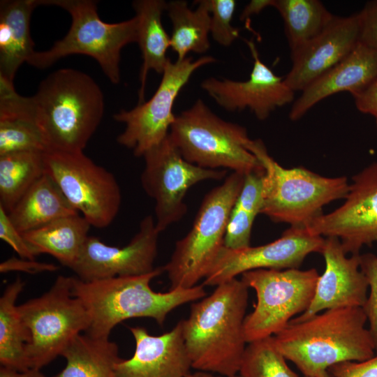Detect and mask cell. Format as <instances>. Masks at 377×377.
Listing matches in <instances>:
<instances>
[{"instance_id":"9","label":"cell","mask_w":377,"mask_h":377,"mask_svg":"<svg viewBox=\"0 0 377 377\" xmlns=\"http://www.w3.org/2000/svg\"><path fill=\"white\" fill-rule=\"evenodd\" d=\"M73 276H59L48 291L17 306L29 333L26 353L31 368L41 369L90 324L82 302L72 293Z\"/></svg>"},{"instance_id":"40","label":"cell","mask_w":377,"mask_h":377,"mask_svg":"<svg viewBox=\"0 0 377 377\" xmlns=\"http://www.w3.org/2000/svg\"><path fill=\"white\" fill-rule=\"evenodd\" d=\"M58 267L54 264L39 263L34 260L10 258L0 264V272L6 273L12 271L38 274L44 272H54Z\"/></svg>"},{"instance_id":"14","label":"cell","mask_w":377,"mask_h":377,"mask_svg":"<svg viewBox=\"0 0 377 377\" xmlns=\"http://www.w3.org/2000/svg\"><path fill=\"white\" fill-rule=\"evenodd\" d=\"M304 228L313 235L338 238L346 254H360L362 246L377 242V161L353 177L342 205Z\"/></svg>"},{"instance_id":"32","label":"cell","mask_w":377,"mask_h":377,"mask_svg":"<svg viewBox=\"0 0 377 377\" xmlns=\"http://www.w3.org/2000/svg\"><path fill=\"white\" fill-rule=\"evenodd\" d=\"M274 336L249 343L239 373L242 377H300L286 363Z\"/></svg>"},{"instance_id":"30","label":"cell","mask_w":377,"mask_h":377,"mask_svg":"<svg viewBox=\"0 0 377 377\" xmlns=\"http://www.w3.org/2000/svg\"><path fill=\"white\" fill-rule=\"evenodd\" d=\"M43 152L29 151L0 156V206L7 213L45 174Z\"/></svg>"},{"instance_id":"34","label":"cell","mask_w":377,"mask_h":377,"mask_svg":"<svg viewBox=\"0 0 377 377\" xmlns=\"http://www.w3.org/2000/svg\"><path fill=\"white\" fill-rule=\"evenodd\" d=\"M210 34L219 45L230 46L239 36V30L232 24L236 8L235 0H209Z\"/></svg>"},{"instance_id":"8","label":"cell","mask_w":377,"mask_h":377,"mask_svg":"<svg viewBox=\"0 0 377 377\" xmlns=\"http://www.w3.org/2000/svg\"><path fill=\"white\" fill-rule=\"evenodd\" d=\"M39 5H52L67 10L72 23L66 35L46 51L34 52L28 64L38 68L52 66L64 57L88 55L100 65L113 84L120 82L119 62L122 48L136 43L138 21L131 19L117 23L103 22L92 0H38Z\"/></svg>"},{"instance_id":"19","label":"cell","mask_w":377,"mask_h":377,"mask_svg":"<svg viewBox=\"0 0 377 377\" xmlns=\"http://www.w3.org/2000/svg\"><path fill=\"white\" fill-rule=\"evenodd\" d=\"M357 13L334 16L315 38L291 52L292 67L284 77L295 92L303 91L314 80L346 58L358 45Z\"/></svg>"},{"instance_id":"12","label":"cell","mask_w":377,"mask_h":377,"mask_svg":"<svg viewBox=\"0 0 377 377\" xmlns=\"http://www.w3.org/2000/svg\"><path fill=\"white\" fill-rule=\"evenodd\" d=\"M216 61L212 56L197 59L188 57L175 62L169 59L152 97L133 109L121 110L113 115L116 121L125 125L124 130L117 138V142L131 149L138 157L160 144L168 135L175 120L173 105L182 89L195 71Z\"/></svg>"},{"instance_id":"10","label":"cell","mask_w":377,"mask_h":377,"mask_svg":"<svg viewBox=\"0 0 377 377\" xmlns=\"http://www.w3.org/2000/svg\"><path fill=\"white\" fill-rule=\"evenodd\" d=\"M319 276L314 268L259 269L243 273L242 281L255 290L257 297L253 311L244 319L246 343L276 334L296 315L304 312L311 302Z\"/></svg>"},{"instance_id":"44","label":"cell","mask_w":377,"mask_h":377,"mask_svg":"<svg viewBox=\"0 0 377 377\" xmlns=\"http://www.w3.org/2000/svg\"><path fill=\"white\" fill-rule=\"evenodd\" d=\"M187 377H242L239 374H236L231 376H221L217 374H214L207 372L202 371H195L194 373H190Z\"/></svg>"},{"instance_id":"38","label":"cell","mask_w":377,"mask_h":377,"mask_svg":"<svg viewBox=\"0 0 377 377\" xmlns=\"http://www.w3.org/2000/svg\"><path fill=\"white\" fill-rule=\"evenodd\" d=\"M357 15L359 43L377 51V0L367 2Z\"/></svg>"},{"instance_id":"4","label":"cell","mask_w":377,"mask_h":377,"mask_svg":"<svg viewBox=\"0 0 377 377\" xmlns=\"http://www.w3.org/2000/svg\"><path fill=\"white\" fill-rule=\"evenodd\" d=\"M31 97L46 151H83L104 113L103 94L94 80L78 70L58 69Z\"/></svg>"},{"instance_id":"36","label":"cell","mask_w":377,"mask_h":377,"mask_svg":"<svg viewBox=\"0 0 377 377\" xmlns=\"http://www.w3.org/2000/svg\"><path fill=\"white\" fill-rule=\"evenodd\" d=\"M360 269L364 274L369 285L367 301L362 309L369 323L376 354H377V255L360 254Z\"/></svg>"},{"instance_id":"28","label":"cell","mask_w":377,"mask_h":377,"mask_svg":"<svg viewBox=\"0 0 377 377\" xmlns=\"http://www.w3.org/2000/svg\"><path fill=\"white\" fill-rule=\"evenodd\" d=\"M24 286L17 277L7 286L0 298V363L19 371L31 369L26 353L29 333L15 304Z\"/></svg>"},{"instance_id":"5","label":"cell","mask_w":377,"mask_h":377,"mask_svg":"<svg viewBox=\"0 0 377 377\" xmlns=\"http://www.w3.org/2000/svg\"><path fill=\"white\" fill-rule=\"evenodd\" d=\"M246 147L264 169L261 214L274 222L304 227L322 214L323 207L348 193L349 184L344 176L327 177L302 167L285 168L260 139H250Z\"/></svg>"},{"instance_id":"23","label":"cell","mask_w":377,"mask_h":377,"mask_svg":"<svg viewBox=\"0 0 377 377\" xmlns=\"http://www.w3.org/2000/svg\"><path fill=\"white\" fill-rule=\"evenodd\" d=\"M166 5L163 0H137L133 3L138 21L136 43L142 59L138 104L145 102V84L149 71L162 75L169 60L167 52L170 47V36L162 23Z\"/></svg>"},{"instance_id":"15","label":"cell","mask_w":377,"mask_h":377,"mask_svg":"<svg viewBox=\"0 0 377 377\" xmlns=\"http://www.w3.org/2000/svg\"><path fill=\"white\" fill-rule=\"evenodd\" d=\"M324 244L322 236L311 235L303 227H290L266 244L241 249L223 246L202 284L216 286L254 269H298L309 254L321 253Z\"/></svg>"},{"instance_id":"25","label":"cell","mask_w":377,"mask_h":377,"mask_svg":"<svg viewBox=\"0 0 377 377\" xmlns=\"http://www.w3.org/2000/svg\"><path fill=\"white\" fill-rule=\"evenodd\" d=\"M91 225L80 214L57 219L23 233L37 256L47 253L71 268L89 237Z\"/></svg>"},{"instance_id":"29","label":"cell","mask_w":377,"mask_h":377,"mask_svg":"<svg viewBox=\"0 0 377 377\" xmlns=\"http://www.w3.org/2000/svg\"><path fill=\"white\" fill-rule=\"evenodd\" d=\"M272 7L283 19L290 52L321 33L335 16L318 0H272Z\"/></svg>"},{"instance_id":"22","label":"cell","mask_w":377,"mask_h":377,"mask_svg":"<svg viewBox=\"0 0 377 377\" xmlns=\"http://www.w3.org/2000/svg\"><path fill=\"white\" fill-rule=\"evenodd\" d=\"M38 0L0 3V75L13 82L15 73L35 52L30 33L32 11Z\"/></svg>"},{"instance_id":"21","label":"cell","mask_w":377,"mask_h":377,"mask_svg":"<svg viewBox=\"0 0 377 377\" xmlns=\"http://www.w3.org/2000/svg\"><path fill=\"white\" fill-rule=\"evenodd\" d=\"M376 78L377 51L359 43L346 58L302 91L289 118L298 120L318 103L340 92H349L354 97Z\"/></svg>"},{"instance_id":"6","label":"cell","mask_w":377,"mask_h":377,"mask_svg":"<svg viewBox=\"0 0 377 377\" xmlns=\"http://www.w3.org/2000/svg\"><path fill=\"white\" fill-rule=\"evenodd\" d=\"M168 136L183 158L199 167L244 175L264 172L246 147L250 138L246 128L220 118L200 98L176 115Z\"/></svg>"},{"instance_id":"43","label":"cell","mask_w":377,"mask_h":377,"mask_svg":"<svg viewBox=\"0 0 377 377\" xmlns=\"http://www.w3.org/2000/svg\"><path fill=\"white\" fill-rule=\"evenodd\" d=\"M0 377H48L42 373L41 369H29L24 371L1 367Z\"/></svg>"},{"instance_id":"37","label":"cell","mask_w":377,"mask_h":377,"mask_svg":"<svg viewBox=\"0 0 377 377\" xmlns=\"http://www.w3.org/2000/svg\"><path fill=\"white\" fill-rule=\"evenodd\" d=\"M0 238L21 258L34 260L37 254L10 221L7 212L0 206Z\"/></svg>"},{"instance_id":"41","label":"cell","mask_w":377,"mask_h":377,"mask_svg":"<svg viewBox=\"0 0 377 377\" xmlns=\"http://www.w3.org/2000/svg\"><path fill=\"white\" fill-rule=\"evenodd\" d=\"M353 98L357 109L373 116L377 126V78Z\"/></svg>"},{"instance_id":"20","label":"cell","mask_w":377,"mask_h":377,"mask_svg":"<svg viewBox=\"0 0 377 377\" xmlns=\"http://www.w3.org/2000/svg\"><path fill=\"white\" fill-rule=\"evenodd\" d=\"M135 343L134 353L114 365L117 377H187L192 368L181 320L170 332L150 334L142 327H129Z\"/></svg>"},{"instance_id":"2","label":"cell","mask_w":377,"mask_h":377,"mask_svg":"<svg viewBox=\"0 0 377 377\" xmlns=\"http://www.w3.org/2000/svg\"><path fill=\"white\" fill-rule=\"evenodd\" d=\"M367 323L362 307L328 309L302 321H290L274 339L285 358L304 377H331L332 366L376 355Z\"/></svg>"},{"instance_id":"16","label":"cell","mask_w":377,"mask_h":377,"mask_svg":"<svg viewBox=\"0 0 377 377\" xmlns=\"http://www.w3.org/2000/svg\"><path fill=\"white\" fill-rule=\"evenodd\" d=\"M159 234L154 219L147 215L140 221L138 232L124 247L112 246L98 237L89 236L70 269L83 281L150 273L156 269L154 263Z\"/></svg>"},{"instance_id":"11","label":"cell","mask_w":377,"mask_h":377,"mask_svg":"<svg viewBox=\"0 0 377 377\" xmlns=\"http://www.w3.org/2000/svg\"><path fill=\"white\" fill-rule=\"evenodd\" d=\"M45 173L60 188L71 205L96 228L109 226L121 204L114 175L94 163L83 151H45Z\"/></svg>"},{"instance_id":"13","label":"cell","mask_w":377,"mask_h":377,"mask_svg":"<svg viewBox=\"0 0 377 377\" xmlns=\"http://www.w3.org/2000/svg\"><path fill=\"white\" fill-rule=\"evenodd\" d=\"M142 157L145 164L141 185L155 202L154 220L160 233L186 214L184 198L193 186L227 177L226 170L207 169L188 162L168 135Z\"/></svg>"},{"instance_id":"7","label":"cell","mask_w":377,"mask_h":377,"mask_svg":"<svg viewBox=\"0 0 377 377\" xmlns=\"http://www.w3.org/2000/svg\"><path fill=\"white\" fill-rule=\"evenodd\" d=\"M245 175L232 172L204 197L189 232L178 240L164 265L170 290L191 288L205 279L221 250L228 221Z\"/></svg>"},{"instance_id":"24","label":"cell","mask_w":377,"mask_h":377,"mask_svg":"<svg viewBox=\"0 0 377 377\" xmlns=\"http://www.w3.org/2000/svg\"><path fill=\"white\" fill-rule=\"evenodd\" d=\"M7 214L14 226L22 234L57 219L80 214L46 173Z\"/></svg>"},{"instance_id":"35","label":"cell","mask_w":377,"mask_h":377,"mask_svg":"<svg viewBox=\"0 0 377 377\" xmlns=\"http://www.w3.org/2000/svg\"><path fill=\"white\" fill-rule=\"evenodd\" d=\"M22 119L34 121L35 110L32 97L20 95L13 82L0 75V119Z\"/></svg>"},{"instance_id":"39","label":"cell","mask_w":377,"mask_h":377,"mask_svg":"<svg viewBox=\"0 0 377 377\" xmlns=\"http://www.w3.org/2000/svg\"><path fill=\"white\" fill-rule=\"evenodd\" d=\"M331 377H377V354L364 361H345L328 369Z\"/></svg>"},{"instance_id":"27","label":"cell","mask_w":377,"mask_h":377,"mask_svg":"<svg viewBox=\"0 0 377 377\" xmlns=\"http://www.w3.org/2000/svg\"><path fill=\"white\" fill-rule=\"evenodd\" d=\"M118 346L109 339L77 336L61 354L64 368L53 377H117L115 364L121 359Z\"/></svg>"},{"instance_id":"18","label":"cell","mask_w":377,"mask_h":377,"mask_svg":"<svg viewBox=\"0 0 377 377\" xmlns=\"http://www.w3.org/2000/svg\"><path fill=\"white\" fill-rule=\"evenodd\" d=\"M321 253L325 269L316 283L308 309L290 321L304 320L328 309L363 307L369 292L367 279L360 269V254L347 257L340 240L325 239Z\"/></svg>"},{"instance_id":"3","label":"cell","mask_w":377,"mask_h":377,"mask_svg":"<svg viewBox=\"0 0 377 377\" xmlns=\"http://www.w3.org/2000/svg\"><path fill=\"white\" fill-rule=\"evenodd\" d=\"M163 272V267H160L145 274L92 281L73 277L72 293L82 302L90 318L89 326L84 333L94 338L109 339L116 325L135 318H151L163 325L168 314L177 307L207 296L203 284L165 293L154 291L150 282Z\"/></svg>"},{"instance_id":"42","label":"cell","mask_w":377,"mask_h":377,"mask_svg":"<svg viewBox=\"0 0 377 377\" xmlns=\"http://www.w3.org/2000/svg\"><path fill=\"white\" fill-rule=\"evenodd\" d=\"M272 0H252L244 8L241 13V20H245L252 15L259 14L267 7H272Z\"/></svg>"},{"instance_id":"26","label":"cell","mask_w":377,"mask_h":377,"mask_svg":"<svg viewBox=\"0 0 377 377\" xmlns=\"http://www.w3.org/2000/svg\"><path fill=\"white\" fill-rule=\"evenodd\" d=\"M198 7L191 9L186 1L167 2V14L172 23L170 48L177 60H183L188 54H203L210 47V10L209 0L198 1Z\"/></svg>"},{"instance_id":"1","label":"cell","mask_w":377,"mask_h":377,"mask_svg":"<svg viewBox=\"0 0 377 377\" xmlns=\"http://www.w3.org/2000/svg\"><path fill=\"white\" fill-rule=\"evenodd\" d=\"M248 289L235 278L191 305L188 318L181 323L192 368L226 376L238 374L247 343L244 323Z\"/></svg>"},{"instance_id":"33","label":"cell","mask_w":377,"mask_h":377,"mask_svg":"<svg viewBox=\"0 0 377 377\" xmlns=\"http://www.w3.org/2000/svg\"><path fill=\"white\" fill-rule=\"evenodd\" d=\"M29 151H46L36 123L22 119H0V156Z\"/></svg>"},{"instance_id":"31","label":"cell","mask_w":377,"mask_h":377,"mask_svg":"<svg viewBox=\"0 0 377 377\" xmlns=\"http://www.w3.org/2000/svg\"><path fill=\"white\" fill-rule=\"evenodd\" d=\"M263 173L245 175L243 186L231 210L224 237V246L241 249L250 245L253 223L263 208Z\"/></svg>"},{"instance_id":"17","label":"cell","mask_w":377,"mask_h":377,"mask_svg":"<svg viewBox=\"0 0 377 377\" xmlns=\"http://www.w3.org/2000/svg\"><path fill=\"white\" fill-rule=\"evenodd\" d=\"M253 64L249 77L237 81L209 77L201 88L227 111L249 110L259 120L266 119L276 108L294 100L295 91L260 59L254 43L247 40Z\"/></svg>"}]
</instances>
